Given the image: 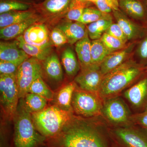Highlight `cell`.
Masks as SVG:
<instances>
[{
	"label": "cell",
	"instance_id": "obj_1",
	"mask_svg": "<svg viewBox=\"0 0 147 147\" xmlns=\"http://www.w3.org/2000/svg\"><path fill=\"white\" fill-rule=\"evenodd\" d=\"M88 119L74 115L45 147H109L107 136Z\"/></svg>",
	"mask_w": 147,
	"mask_h": 147
},
{
	"label": "cell",
	"instance_id": "obj_2",
	"mask_svg": "<svg viewBox=\"0 0 147 147\" xmlns=\"http://www.w3.org/2000/svg\"><path fill=\"white\" fill-rule=\"evenodd\" d=\"M147 71L146 67L128 60L105 74L98 94L105 99L115 96L132 82L140 79Z\"/></svg>",
	"mask_w": 147,
	"mask_h": 147
},
{
	"label": "cell",
	"instance_id": "obj_3",
	"mask_svg": "<svg viewBox=\"0 0 147 147\" xmlns=\"http://www.w3.org/2000/svg\"><path fill=\"white\" fill-rule=\"evenodd\" d=\"M12 121V147H45L47 139L36 130L31 114L25 108L23 98L19 99Z\"/></svg>",
	"mask_w": 147,
	"mask_h": 147
},
{
	"label": "cell",
	"instance_id": "obj_4",
	"mask_svg": "<svg viewBox=\"0 0 147 147\" xmlns=\"http://www.w3.org/2000/svg\"><path fill=\"white\" fill-rule=\"evenodd\" d=\"M74 115L51 104L40 112L31 114V116L36 130L49 139L59 134Z\"/></svg>",
	"mask_w": 147,
	"mask_h": 147
},
{
	"label": "cell",
	"instance_id": "obj_5",
	"mask_svg": "<svg viewBox=\"0 0 147 147\" xmlns=\"http://www.w3.org/2000/svg\"><path fill=\"white\" fill-rule=\"evenodd\" d=\"M100 98L98 94L84 90L77 86L71 100L74 114L87 118L100 115L103 105Z\"/></svg>",
	"mask_w": 147,
	"mask_h": 147
},
{
	"label": "cell",
	"instance_id": "obj_6",
	"mask_svg": "<svg viewBox=\"0 0 147 147\" xmlns=\"http://www.w3.org/2000/svg\"><path fill=\"white\" fill-rule=\"evenodd\" d=\"M0 100L2 113L8 120H13L19 100L16 74L0 75Z\"/></svg>",
	"mask_w": 147,
	"mask_h": 147
},
{
	"label": "cell",
	"instance_id": "obj_7",
	"mask_svg": "<svg viewBox=\"0 0 147 147\" xmlns=\"http://www.w3.org/2000/svg\"><path fill=\"white\" fill-rule=\"evenodd\" d=\"M42 75V62L37 59L30 57L22 63L16 74L19 98H23L28 93L32 83Z\"/></svg>",
	"mask_w": 147,
	"mask_h": 147
},
{
	"label": "cell",
	"instance_id": "obj_8",
	"mask_svg": "<svg viewBox=\"0 0 147 147\" xmlns=\"http://www.w3.org/2000/svg\"><path fill=\"white\" fill-rule=\"evenodd\" d=\"M111 134L117 144L121 147H147V131L144 128L117 127Z\"/></svg>",
	"mask_w": 147,
	"mask_h": 147
},
{
	"label": "cell",
	"instance_id": "obj_9",
	"mask_svg": "<svg viewBox=\"0 0 147 147\" xmlns=\"http://www.w3.org/2000/svg\"><path fill=\"white\" fill-rule=\"evenodd\" d=\"M102 113L109 121L115 124L126 123L131 119L128 107L119 97L113 96L105 99Z\"/></svg>",
	"mask_w": 147,
	"mask_h": 147
},
{
	"label": "cell",
	"instance_id": "obj_10",
	"mask_svg": "<svg viewBox=\"0 0 147 147\" xmlns=\"http://www.w3.org/2000/svg\"><path fill=\"white\" fill-rule=\"evenodd\" d=\"M80 70L74 79L77 86L84 90L98 94L104 76L100 66L92 64Z\"/></svg>",
	"mask_w": 147,
	"mask_h": 147
},
{
	"label": "cell",
	"instance_id": "obj_11",
	"mask_svg": "<svg viewBox=\"0 0 147 147\" xmlns=\"http://www.w3.org/2000/svg\"><path fill=\"white\" fill-rule=\"evenodd\" d=\"M125 98L134 108L142 109L147 107V71L134 86L124 93Z\"/></svg>",
	"mask_w": 147,
	"mask_h": 147
},
{
	"label": "cell",
	"instance_id": "obj_12",
	"mask_svg": "<svg viewBox=\"0 0 147 147\" xmlns=\"http://www.w3.org/2000/svg\"><path fill=\"white\" fill-rule=\"evenodd\" d=\"M117 23L121 27L128 40L142 39L147 33V26L132 22L120 10L113 12Z\"/></svg>",
	"mask_w": 147,
	"mask_h": 147
},
{
	"label": "cell",
	"instance_id": "obj_13",
	"mask_svg": "<svg viewBox=\"0 0 147 147\" xmlns=\"http://www.w3.org/2000/svg\"><path fill=\"white\" fill-rule=\"evenodd\" d=\"M135 45V42L128 44L123 49L109 54L100 65L102 74L105 76L128 60V58L132 53Z\"/></svg>",
	"mask_w": 147,
	"mask_h": 147
},
{
	"label": "cell",
	"instance_id": "obj_14",
	"mask_svg": "<svg viewBox=\"0 0 147 147\" xmlns=\"http://www.w3.org/2000/svg\"><path fill=\"white\" fill-rule=\"evenodd\" d=\"M24 40L31 45L45 46L52 45L47 27L43 24H35L23 34Z\"/></svg>",
	"mask_w": 147,
	"mask_h": 147
},
{
	"label": "cell",
	"instance_id": "obj_15",
	"mask_svg": "<svg viewBox=\"0 0 147 147\" xmlns=\"http://www.w3.org/2000/svg\"><path fill=\"white\" fill-rule=\"evenodd\" d=\"M30 57L19 47L16 40L0 42V60L21 65Z\"/></svg>",
	"mask_w": 147,
	"mask_h": 147
},
{
	"label": "cell",
	"instance_id": "obj_16",
	"mask_svg": "<svg viewBox=\"0 0 147 147\" xmlns=\"http://www.w3.org/2000/svg\"><path fill=\"white\" fill-rule=\"evenodd\" d=\"M41 62L43 75L45 74L50 82L59 84L63 82V70L59 59L56 53H51L45 60Z\"/></svg>",
	"mask_w": 147,
	"mask_h": 147
},
{
	"label": "cell",
	"instance_id": "obj_17",
	"mask_svg": "<svg viewBox=\"0 0 147 147\" xmlns=\"http://www.w3.org/2000/svg\"><path fill=\"white\" fill-rule=\"evenodd\" d=\"M76 86L77 85L74 81L61 86L55 91L53 100L50 102L62 110L73 113L71 100Z\"/></svg>",
	"mask_w": 147,
	"mask_h": 147
},
{
	"label": "cell",
	"instance_id": "obj_18",
	"mask_svg": "<svg viewBox=\"0 0 147 147\" xmlns=\"http://www.w3.org/2000/svg\"><path fill=\"white\" fill-rule=\"evenodd\" d=\"M86 26L78 21L67 20L56 27L63 32L67 38L68 43L73 45L84 38L88 33Z\"/></svg>",
	"mask_w": 147,
	"mask_h": 147
},
{
	"label": "cell",
	"instance_id": "obj_19",
	"mask_svg": "<svg viewBox=\"0 0 147 147\" xmlns=\"http://www.w3.org/2000/svg\"><path fill=\"white\" fill-rule=\"evenodd\" d=\"M121 7L132 18L143 21L147 24L146 4L140 0H119Z\"/></svg>",
	"mask_w": 147,
	"mask_h": 147
},
{
	"label": "cell",
	"instance_id": "obj_20",
	"mask_svg": "<svg viewBox=\"0 0 147 147\" xmlns=\"http://www.w3.org/2000/svg\"><path fill=\"white\" fill-rule=\"evenodd\" d=\"M39 19L38 16L35 15L22 22L1 28L0 38L5 40L16 38L24 34L29 27L36 24Z\"/></svg>",
	"mask_w": 147,
	"mask_h": 147
},
{
	"label": "cell",
	"instance_id": "obj_21",
	"mask_svg": "<svg viewBox=\"0 0 147 147\" xmlns=\"http://www.w3.org/2000/svg\"><path fill=\"white\" fill-rule=\"evenodd\" d=\"M16 40L18 41L20 48L30 57L35 58L42 62L52 53V45L45 46L31 45L24 40L23 35L16 38Z\"/></svg>",
	"mask_w": 147,
	"mask_h": 147
},
{
	"label": "cell",
	"instance_id": "obj_22",
	"mask_svg": "<svg viewBox=\"0 0 147 147\" xmlns=\"http://www.w3.org/2000/svg\"><path fill=\"white\" fill-rule=\"evenodd\" d=\"M91 45V41L88 33L84 38L75 44V51L81 69L86 68L92 65Z\"/></svg>",
	"mask_w": 147,
	"mask_h": 147
},
{
	"label": "cell",
	"instance_id": "obj_23",
	"mask_svg": "<svg viewBox=\"0 0 147 147\" xmlns=\"http://www.w3.org/2000/svg\"><path fill=\"white\" fill-rule=\"evenodd\" d=\"M71 0H45L40 5L43 13L50 16L65 15Z\"/></svg>",
	"mask_w": 147,
	"mask_h": 147
},
{
	"label": "cell",
	"instance_id": "obj_24",
	"mask_svg": "<svg viewBox=\"0 0 147 147\" xmlns=\"http://www.w3.org/2000/svg\"><path fill=\"white\" fill-rule=\"evenodd\" d=\"M34 11H16L3 13L0 15L1 28L20 23L35 16Z\"/></svg>",
	"mask_w": 147,
	"mask_h": 147
},
{
	"label": "cell",
	"instance_id": "obj_25",
	"mask_svg": "<svg viewBox=\"0 0 147 147\" xmlns=\"http://www.w3.org/2000/svg\"><path fill=\"white\" fill-rule=\"evenodd\" d=\"M61 61L67 76L72 77L77 75L81 67L79 61L71 48L68 47L63 50L61 56Z\"/></svg>",
	"mask_w": 147,
	"mask_h": 147
},
{
	"label": "cell",
	"instance_id": "obj_26",
	"mask_svg": "<svg viewBox=\"0 0 147 147\" xmlns=\"http://www.w3.org/2000/svg\"><path fill=\"white\" fill-rule=\"evenodd\" d=\"M23 100L25 108L31 114L43 110L47 107L49 102L45 98L30 92L26 95Z\"/></svg>",
	"mask_w": 147,
	"mask_h": 147
},
{
	"label": "cell",
	"instance_id": "obj_27",
	"mask_svg": "<svg viewBox=\"0 0 147 147\" xmlns=\"http://www.w3.org/2000/svg\"><path fill=\"white\" fill-rule=\"evenodd\" d=\"M113 23V19H104L89 24L87 29L90 39H100Z\"/></svg>",
	"mask_w": 147,
	"mask_h": 147
},
{
	"label": "cell",
	"instance_id": "obj_28",
	"mask_svg": "<svg viewBox=\"0 0 147 147\" xmlns=\"http://www.w3.org/2000/svg\"><path fill=\"white\" fill-rule=\"evenodd\" d=\"M111 53L100 39L92 40L91 55L92 64L100 66L102 61Z\"/></svg>",
	"mask_w": 147,
	"mask_h": 147
},
{
	"label": "cell",
	"instance_id": "obj_29",
	"mask_svg": "<svg viewBox=\"0 0 147 147\" xmlns=\"http://www.w3.org/2000/svg\"><path fill=\"white\" fill-rule=\"evenodd\" d=\"M29 92L40 96L50 102L53 100L55 94V92L44 82L42 77H38L32 83Z\"/></svg>",
	"mask_w": 147,
	"mask_h": 147
},
{
	"label": "cell",
	"instance_id": "obj_30",
	"mask_svg": "<svg viewBox=\"0 0 147 147\" xmlns=\"http://www.w3.org/2000/svg\"><path fill=\"white\" fill-rule=\"evenodd\" d=\"M89 3L85 0H71L65 15L67 20L79 22L84 9L88 7Z\"/></svg>",
	"mask_w": 147,
	"mask_h": 147
},
{
	"label": "cell",
	"instance_id": "obj_31",
	"mask_svg": "<svg viewBox=\"0 0 147 147\" xmlns=\"http://www.w3.org/2000/svg\"><path fill=\"white\" fill-rule=\"evenodd\" d=\"M113 19L110 13H103L98 9L88 7L84 9L79 22L86 25L101 19Z\"/></svg>",
	"mask_w": 147,
	"mask_h": 147
},
{
	"label": "cell",
	"instance_id": "obj_32",
	"mask_svg": "<svg viewBox=\"0 0 147 147\" xmlns=\"http://www.w3.org/2000/svg\"><path fill=\"white\" fill-rule=\"evenodd\" d=\"M31 5L28 3L15 0H1L0 13L16 11L29 10Z\"/></svg>",
	"mask_w": 147,
	"mask_h": 147
},
{
	"label": "cell",
	"instance_id": "obj_33",
	"mask_svg": "<svg viewBox=\"0 0 147 147\" xmlns=\"http://www.w3.org/2000/svg\"><path fill=\"white\" fill-rule=\"evenodd\" d=\"M100 40L111 53L122 50L127 45L126 43L116 38L106 32L103 34Z\"/></svg>",
	"mask_w": 147,
	"mask_h": 147
},
{
	"label": "cell",
	"instance_id": "obj_34",
	"mask_svg": "<svg viewBox=\"0 0 147 147\" xmlns=\"http://www.w3.org/2000/svg\"><path fill=\"white\" fill-rule=\"evenodd\" d=\"M94 3L98 9L103 13H110L119 10V0H96Z\"/></svg>",
	"mask_w": 147,
	"mask_h": 147
},
{
	"label": "cell",
	"instance_id": "obj_35",
	"mask_svg": "<svg viewBox=\"0 0 147 147\" xmlns=\"http://www.w3.org/2000/svg\"><path fill=\"white\" fill-rule=\"evenodd\" d=\"M50 36L51 42L56 47H60L68 43L67 38L63 32L57 27L52 31Z\"/></svg>",
	"mask_w": 147,
	"mask_h": 147
},
{
	"label": "cell",
	"instance_id": "obj_36",
	"mask_svg": "<svg viewBox=\"0 0 147 147\" xmlns=\"http://www.w3.org/2000/svg\"><path fill=\"white\" fill-rule=\"evenodd\" d=\"M137 55L140 59V64L147 66V33L139 42L137 50Z\"/></svg>",
	"mask_w": 147,
	"mask_h": 147
},
{
	"label": "cell",
	"instance_id": "obj_37",
	"mask_svg": "<svg viewBox=\"0 0 147 147\" xmlns=\"http://www.w3.org/2000/svg\"><path fill=\"white\" fill-rule=\"evenodd\" d=\"M105 32L116 38L120 40L126 44L128 40L123 31L117 23H112Z\"/></svg>",
	"mask_w": 147,
	"mask_h": 147
},
{
	"label": "cell",
	"instance_id": "obj_38",
	"mask_svg": "<svg viewBox=\"0 0 147 147\" xmlns=\"http://www.w3.org/2000/svg\"><path fill=\"white\" fill-rule=\"evenodd\" d=\"M20 65L14 63L0 60V74H16Z\"/></svg>",
	"mask_w": 147,
	"mask_h": 147
},
{
	"label": "cell",
	"instance_id": "obj_39",
	"mask_svg": "<svg viewBox=\"0 0 147 147\" xmlns=\"http://www.w3.org/2000/svg\"><path fill=\"white\" fill-rule=\"evenodd\" d=\"M131 119L142 128H147V107L144 111L131 117Z\"/></svg>",
	"mask_w": 147,
	"mask_h": 147
},
{
	"label": "cell",
	"instance_id": "obj_40",
	"mask_svg": "<svg viewBox=\"0 0 147 147\" xmlns=\"http://www.w3.org/2000/svg\"><path fill=\"white\" fill-rule=\"evenodd\" d=\"M111 147H121L120 146H119V145H118L117 144H116V145H113V146H112Z\"/></svg>",
	"mask_w": 147,
	"mask_h": 147
},
{
	"label": "cell",
	"instance_id": "obj_41",
	"mask_svg": "<svg viewBox=\"0 0 147 147\" xmlns=\"http://www.w3.org/2000/svg\"><path fill=\"white\" fill-rule=\"evenodd\" d=\"M146 4L147 8V0H146Z\"/></svg>",
	"mask_w": 147,
	"mask_h": 147
},
{
	"label": "cell",
	"instance_id": "obj_42",
	"mask_svg": "<svg viewBox=\"0 0 147 147\" xmlns=\"http://www.w3.org/2000/svg\"><path fill=\"white\" fill-rule=\"evenodd\" d=\"M147 131V128H144Z\"/></svg>",
	"mask_w": 147,
	"mask_h": 147
},
{
	"label": "cell",
	"instance_id": "obj_43",
	"mask_svg": "<svg viewBox=\"0 0 147 147\" xmlns=\"http://www.w3.org/2000/svg\"></svg>",
	"mask_w": 147,
	"mask_h": 147
}]
</instances>
